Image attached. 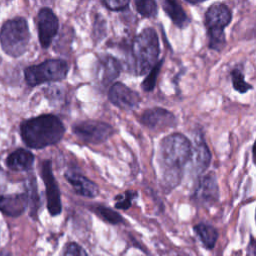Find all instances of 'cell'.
<instances>
[{"instance_id": "15", "label": "cell", "mask_w": 256, "mask_h": 256, "mask_svg": "<svg viewBox=\"0 0 256 256\" xmlns=\"http://www.w3.org/2000/svg\"><path fill=\"white\" fill-rule=\"evenodd\" d=\"M65 177L77 194L85 197H90V198L97 196L98 194L97 185L91 180H89L88 178H86L85 176L79 173L70 171L65 173Z\"/></svg>"}, {"instance_id": "18", "label": "cell", "mask_w": 256, "mask_h": 256, "mask_svg": "<svg viewBox=\"0 0 256 256\" xmlns=\"http://www.w3.org/2000/svg\"><path fill=\"white\" fill-rule=\"evenodd\" d=\"M163 9L176 26L184 28L188 25L189 18L177 2L166 0L163 2Z\"/></svg>"}, {"instance_id": "24", "label": "cell", "mask_w": 256, "mask_h": 256, "mask_svg": "<svg viewBox=\"0 0 256 256\" xmlns=\"http://www.w3.org/2000/svg\"><path fill=\"white\" fill-rule=\"evenodd\" d=\"M162 62L163 60H160L158 63H156V65L151 69V71L149 72L147 78L143 81L142 83V88L145 90V91H151L153 90L154 86H155V83H156V78H157V75L159 73V70H160V67L162 65Z\"/></svg>"}, {"instance_id": "7", "label": "cell", "mask_w": 256, "mask_h": 256, "mask_svg": "<svg viewBox=\"0 0 256 256\" xmlns=\"http://www.w3.org/2000/svg\"><path fill=\"white\" fill-rule=\"evenodd\" d=\"M73 132L82 141L90 144H100L106 141L114 132L112 126L96 120L82 121L73 126Z\"/></svg>"}, {"instance_id": "2", "label": "cell", "mask_w": 256, "mask_h": 256, "mask_svg": "<svg viewBox=\"0 0 256 256\" xmlns=\"http://www.w3.org/2000/svg\"><path fill=\"white\" fill-rule=\"evenodd\" d=\"M65 132L61 120L50 114L41 115L21 123L20 133L30 148L40 149L59 142Z\"/></svg>"}, {"instance_id": "19", "label": "cell", "mask_w": 256, "mask_h": 256, "mask_svg": "<svg viewBox=\"0 0 256 256\" xmlns=\"http://www.w3.org/2000/svg\"><path fill=\"white\" fill-rule=\"evenodd\" d=\"M194 231L201 240L203 246L207 249H212L218 239V231L211 225L200 223L194 226Z\"/></svg>"}, {"instance_id": "14", "label": "cell", "mask_w": 256, "mask_h": 256, "mask_svg": "<svg viewBox=\"0 0 256 256\" xmlns=\"http://www.w3.org/2000/svg\"><path fill=\"white\" fill-rule=\"evenodd\" d=\"M27 206L28 198L26 193L0 195V211L7 216H19Z\"/></svg>"}, {"instance_id": "22", "label": "cell", "mask_w": 256, "mask_h": 256, "mask_svg": "<svg viewBox=\"0 0 256 256\" xmlns=\"http://www.w3.org/2000/svg\"><path fill=\"white\" fill-rule=\"evenodd\" d=\"M231 77H232V83H233V87L236 91L240 92V93H245L248 90L252 89V86L248 83L245 82L244 80V75L242 74L241 71H239L238 69H234L231 73Z\"/></svg>"}, {"instance_id": "4", "label": "cell", "mask_w": 256, "mask_h": 256, "mask_svg": "<svg viewBox=\"0 0 256 256\" xmlns=\"http://www.w3.org/2000/svg\"><path fill=\"white\" fill-rule=\"evenodd\" d=\"M29 39L28 24L22 17H16L6 21L0 30L2 49L12 57H19L26 51Z\"/></svg>"}, {"instance_id": "28", "label": "cell", "mask_w": 256, "mask_h": 256, "mask_svg": "<svg viewBox=\"0 0 256 256\" xmlns=\"http://www.w3.org/2000/svg\"><path fill=\"white\" fill-rule=\"evenodd\" d=\"M248 253L250 256H256V240L254 238H251L249 247H248Z\"/></svg>"}, {"instance_id": "12", "label": "cell", "mask_w": 256, "mask_h": 256, "mask_svg": "<svg viewBox=\"0 0 256 256\" xmlns=\"http://www.w3.org/2000/svg\"><path fill=\"white\" fill-rule=\"evenodd\" d=\"M218 185L212 175L201 178L194 191V200L201 205H211L218 199Z\"/></svg>"}, {"instance_id": "25", "label": "cell", "mask_w": 256, "mask_h": 256, "mask_svg": "<svg viewBox=\"0 0 256 256\" xmlns=\"http://www.w3.org/2000/svg\"><path fill=\"white\" fill-rule=\"evenodd\" d=\"M61 256H88L86 251L77 243H68L62 250Z\"/></svg>"}, {"instance_id": "11", "label": "cell", "mask_w": 256, "mask_h": 256, "mask_svg": "<svg viewBox=\"0 0 256 256\" xmlns=\"http://www.w3.org/2000/svg\"><path fill=\"white\" fill-rule=\"evenodd\" d=\"M175 116L163 108L146 110L140 117V122L151 129H166L175 124Z\"/></svg>"}, {"instance_id": "23", "label": "cell", "mask_w": 256, "mask_h": 256, "mask_svg": "<svg viewBox=\"0 0 256 256\" xmlns=\"http://www.w3.org/2000/svg\"><path fill=\"white\" fill-rule=\"evenodd\" d=\"M27 198H28V205L30 207V214L31 215H35L37 212V209L39 207V197L37 194V190H36V185H35V181L30 182L29 184V190L26 193Z\"/></svg>"}, {"instance_id": "10", "label": "cell", "mask_w": 256, "mask_h": 256, "mask_svg": "<svg viewBox=\"0 0 256 256\" xmlns=\"http://www.w3.org/2000/svg\"><path fill=\"white\" fill-rule=\"evenodd\" d=\"M108 96L114 105L124 110H133L140 102L138 93L120 82H116L111 86Z\"/></svg>"}, {"instance_id": "5", "label": "cell", "mask_w": 256, "mask_h": 256, "mask_svg": "<svg viewBox=\"0 0 256 256\" xmlns=\"http://www.w3.org/2000/svg\"><path fill=\"white\" fill-rule=\"evenodd\" d=\"M232 18L230 9L222 3H215L205 13V26L209 37V47L220 51L225 43L224 29Z\"/></svg>"}, {"instance_id": "1", "label": "cell", "mask_w": 256, "mask_h": 256, "mask_svg": "<svg viewBox=\"0 0 256 256\" xmlns=\"http://www.w3.org/2000/svg\"><path fill=\"white\" fill-rule=\"evenodd\" d=\"M192 144L179 133L165 137L160 144V161L164 169L163 176L170 186L180 181L184 166L191 158Z\"/></svg>"}, {"instance_id": "17", "label": "cell", "mask_w": 256, "mask_h": 256, "mask_svg": "<svg viewBox=\"0 0 256 256\" xmlns=\"http://www.w3.org/2000/svg\"><path fill=\"white\" fill-rule=\"evenodd\" d=\"M34 162V155L25 150V149H17L8 155L6 159V165L11 170L15 171H24L29 170Z\"/></svg>"}, {"instance_id": "16", "label": "cell", "mask_w": 256, "mask_h": 256, "mask_svg": "<svg viewBox=\"0 0 256 256\" xmlns=\"http://www.w3.org/2000/svg\"><path fill=\"white\" fill-rule=\"evenodd\" d=\"M120 70L121 66L116 58L110 55L104 56L98 65V78L103 84H108L119 76Z\"/></svg>"}, {"instance_id": "27", "label": "cell", "mask_w": 256, "mask_h": 256, "mask_svg": "<svg viewBox=\"0 0 256 256\" xmlns=\"http://www.w3.org/2000/svg\"><path fill=\"white\" fill-rule=\"evenodd\" d=\"M103 4L110 10L119 11V10H124L128 6L129 1H127V0H109V1H103Z\"/></svg>"}, {"instance_id": "13", "label": "cell", "mask_w": 256, "mask_h": 256, "mask_svg": "<svg viewBox=\"0 0 256 256\" xmlns=\"http://www.w3.org/2000/svg\"><path fill=\"white\" fill-rule=\"evenodd\" d=\"M190 160L192 161V168L196 174L202 173L210 163L211 154L201 134L194 136Z\"/></svg>"}, {"instance_id": "29", "label": "cell", "mask_w": 256, "mask_h": 256, "mask_svg": "<svg viewBox=\"0 0 256 256\" xmlns=\"http://www.w3.org/2000/svg\"><path fill=\"white\" fill-rule=\"evenodd\" d=\"M253 157H254V160L256 161V142H255V144L253 146Z\"/></svg>"}, {"instance_id": "3", "label": "cell", "mask_w": 256, "mask_h": 256, "mask_svg": "<svg viewBox=\"0 0 256 256\" xmlns=\"http://www.w3.org/2000/svg\"><path fill=\"white\" fill-rule=\"evenodd\" d=\"M159 55V41L153 28H146L131 44V70L136 75L150 72L156 65Z\"/></svg>"}, {"instance_id": "26", "label": "cell", "mask_w": 256, "mask_h": 256, "mask_svg": "<svg viewBox=\"0 0 256 256\" xmlns=\"http://www.w3.org/2000/svg\"><path fill=\"white\" fill-rule=\"evenodd\" d=\"M136 196V193L134 191H127L123 196H119L118 200L115 204V207L118 209H128L131 206L132 199Z\"/></svg>"}, {"instance_id": "6", "label": "cell", "mask_w": 256, "mask_h": 256, "mask_svg": "<svg viewBox=\"0 0 256 256\" xmlns=\"http://www.w3.org/2000/svg\"><path fill=\"white\" fill-rule=\"evenodd\" d=\"M68 64L62 59H49L41 64L27 67L24 71L28 85L36 86L45 82L59 81L66 77Z\"/></svg>"}, {"instance_id": "8", "label": "cell", "mask_w": 256, "mask_h": 256, "mask_svg": "<svg viewBox=\"0 0 256 256\" xmlns=\"http://www.w3.org/2000/svg\"><path fill=\"white\" fill-rule=\"evenodd\" d=\"M42 178L46 189L47 208L51 215L56 216L61 212V200L57 182L53 176L51 169V161L46 160L42 164Z\"/></svg>"}, {"instance_id": "9", "label": "cell", "mask_w": 256, "mask_h": 256, "mask_svg": "<svg viewBox=\"0 0 256 256\" xmlns=\"http://www.w3.org/2000/svg\"><path fill=\"white\" fill-rule=\"evenodd\" d=\"M58 19L53 11L49 8H42L37 16L38 38L41 46L47 48L50 46L53 38L58 31Z\"/></svg>"}, {"instance_id": "20", "label": "cell", "mask_w": 256, "mask_h": 256, "mask_svg": "<svg viewBox=\"0 0 256 256\" xmlns=\"http://www.w3.org/2000/svg\"><path fill=\"white\" fill-rule=\"evenodd\" d=\"M94 212L99 217H101L104 221H106L110 224H119V223L123 222V218L121 217V215L108 207L96 206L94 208Z\"/></svg>"}, {"instance_id": "21", "label": "cell", "mask_w": 256, "mask_h": 256, "mask_svg": "<svg viewBox=\"0 0 256 256\" xmlns=\"http://www.w3.org/2000/svg\"><path fill=\"white\" fill-rule=\"evenodd\" d=\"M135 6L138 13L144 17H153L157 13V5L153 0H137L135 1Z\"/></svg>"}]
</instances>
